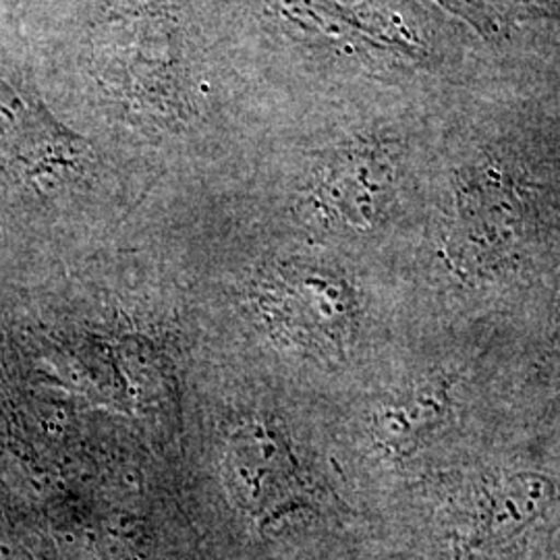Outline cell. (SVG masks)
I'll return each instance as SVG.
<instances>
[{"instance_id": "277c9868", "label": "cell", "mask_w": 560, "mask_h": 560, "mask_svg": "<svg viewBox=\"0 0 560 560\" xmlns=\"http://www.w3.org/2000/svg\"><path fill=\"white\" fill-rule=\"evenodd\" d=\"M393 166L376 148H345L316 171L307 189L312 214L328 226L370 229L388 206Z\"/></svg>"}, {"instance_id": "3957f363", "label": "cell", "mask_w": 560, "mask_h": 560, "mask_svg": "<svg viewBox=\"0 0 560 560\" xmlns=\"http://www.w3.org/2000/svg\"><path fill=\"white\" fill-rule=\"evenodd\" d=\"M261 303L280 326L322 347H340L353 322L351 291L316 266L279 268L264 280Z\"/></svg>"}, {"instance_id": "ba28073f", "label": "cell", "mask_w": 560, "mask_h": 560, "mask_svg": "<svg viewBox=\"0 0 560 560\" xmlns=\"http://www.w3.org/2000/svg\"><path fill=\"white\" fill-rule=\"evenodd\" d=\"M439 2L457 18H463L469 25H474L481 34H490L492 23L480 0H439Z\"/></svg>"}, {"instance_id": "6da1fadb", "label": "cell", "mask_w": 560, "mask_h": 560, "mask_svg": "<svg viewBox=\"0 0 560 560\" xmlns=\"http://www.w3.org/2000/svg\"><path fill=\"white\" fill-rule=\"evenodd\" d=\"M173 20L159 0H122L102 23L98 67L120 101L150 117H179L180 90Z\"/></svg>"}, {"instance_id": "5b68a950", "label": "cell", "mask_w": 560, "mask_h": 560, "mask_svg": "<svg viewBox=\"0 0 560 560\" xmlns=\"http://www.w3.org/2000/svg\"><path fill=\"white\" fill-rule=\"evenodd\" d=\"M282 13L293 25L326 40L405 59H418L423 50L420 38L405 21L376 9L335 0H284Z\"/></svg>"}, {"instance_id": "9c48e42d", "label": "cell", "mask_w": 560, "mask_h": 560, "mask_svg": "<svg viewBox=\"0 0 560 560\" xmlns=\"http://www.w3.org/2000/svg\"><path fill=\"white\" fill-rule=\"evenodd\" d=\"M511 13L521 18L560 20V0H499Z\"/></svg>"}, {"instance_id": "30bf717a", "label": "cell", "mask_w": 560, "mask_h": 560, "mask_svg": "<svg viewBox=\"0 0 560 560\" xmlns=\"http://www.w3.org/2000/svg\"><path fill=\"white\" fill-rule=\"evenodd\" d=\"M559 295H560V291H559ZM559 300H560V298H559Z\"/></svg>"}, {"instance_id": "52a82bcc", "label": "cell", "mask_w": 560, "mask_h": 560, "mask_svg": "<svg viewBox=\"0 0 560 560\" xmlns=\"http://www.w3.org/2000/svg\"><path fill=\"white\" fill-rule=\"evenodd\" d=\"M226 469L237 486L254 499L268 488H291L298 483V460L277 428L249 423L229 442Z\"/></svg>"}, {"instance_id": "7a4b0ae2", "label": "cell", "mask_w": 560, "mask_h": 560, "mask_svg": "<svg viewBox=\"0 0 560 560\" xmlns=\"http://www.w3.org/2000/svg\"><path fill=\"white\" fill-rule=\"evenodd\" d=\"M92 161L90 145L62 127L30 90L0 75V164L21 179L57 185Z\"/></svg>"}, {"instance_id": "8992f818", "label": "cell", "mask_w": 560, "mask_h": 560, "mask_svg": "<svg viewBox=\"0 0 560 560\" xmlns=\"http://www.w3.org/2000/svg\"><path fill=\"white\" fill-rule=\"evenodd\" d=\"M448 418V382L425 378L382 405L374 416V434L386 451L395 455H411L439 434Z\"/></svg>"}]
</instances>
